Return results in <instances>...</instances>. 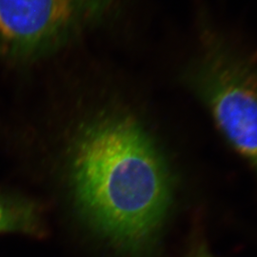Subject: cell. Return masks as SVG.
Here are the masks:
<instances>
[{"instance_id":"cell-1","label":"cell","mask_w":257,"mask_h":257,"mask_svg":"<svg viewBox=\"0 0 257 257\" xmlns=\"http://www.w3.org/2000/svg\"><path fill=\"white\" fill-rule=\"evenodd\" d=\"M70 177L83 216L126 251L155 239L172 202L165 160L141 122L102 108L80 123L71 145Z\"/></svg>"},{"instance_id":"cell-4","label":"cell","mask_w":257,"mask_h":257,"mask_svg":"<svg viewBox=\"0 0 257 257\" xmlns=\"http://www.w3.org/2000/svg\"><path fill=\"white\" fill-rule=\"evenodd\" d=\"M40 230L41 221L33 203L19 196L0 193V233L36 234Z\"/></svg>"},{"instance_id":"cell-5","label":"cell","mask_w":257,"mask_h":257,"mask_svg":"<svg viewBox=\"0 0 257 257\" xmlns=\"http://www.w3.org/2000/svg\"><path fill=\"white\" fill-rule=\"evenodd\" d=\"M188 257H212L211 254L205 249V248H199L195 249Z\"/></svg>"},{"instance_id":"cell-2","label":"cell","mask_w":257,"mask_h":257,"mask_svg":"<svg viewBox=\"0 0 257 257\" xmlns=\"http://www.w3.org/2000/svg\"><path fill=\"white\" fill-rule=\"evenodd\" d=\"M185 79L225 139L257 166V66L217 37L205 41Z\"/></svg>"},{"instance_id":"cell-3","label":"cell","mask_w":257,"mask_h":257,"mask_svg":"<svg viewBox=\"0 0 257 257\" xmlns=\"http://www.w3.org/2000/svg\"><path fill=\"white\" fill-rule=\"evenodd\" d=\"M113 0H0V54L18 62L54 53L97 25Z\"/></svg>"}]
</instances>
